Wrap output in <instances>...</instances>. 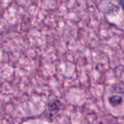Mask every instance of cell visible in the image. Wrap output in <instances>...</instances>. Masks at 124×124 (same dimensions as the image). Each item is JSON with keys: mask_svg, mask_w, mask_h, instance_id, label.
Wrapping results in <instances>:
<instances>
[{"mask_svg": "<svg viewBox=\"0 0 124 124\" xmlns=\"http://www.w3.org/2000/svg\"><path fill=\"white\" fill-rule=\"evenodd\" d=\"M61 107H62V104L60 102V100H57V99L51 100L47 104L48 112H49L50 116H54L56 114H57L60 112Z\"/></svg>", "mask_w": 124, "mask_h": 124, "instance_id": "1", "label": "cell"}, {"mask_svg": "<svg viewBox=\"0 0 124 124\" xmlns=\"http://www.w3.org/2000/svg\"><path fill=\"white\" fill-rule=\"evenodd\" d=\"M118 4H119L120 7L124 11V0H118Z\"/></svg>", "mask_w": 124, "mask_h": 124, "instance_id": "3", "label": "cell"}, {"mask_svg": "<svg viewBox=\"0 0 124 124\" xmlns=\"http://www.w3.org/2000/svg\"><path fill=\"white\" fill-rule=\"evenodd\" d=\"M123 102L122 97L120 96H112L109 97V102L113 107L120 105Z\"/></svg>", "mask_w": 124, "mask_h": 124, "instance_id": "2", "label": "cell"}]
</instances>
